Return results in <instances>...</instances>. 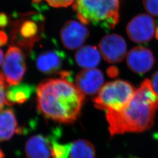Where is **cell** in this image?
<instances>
[{
    "label": "cell",
    "mask_w": 158,
    "mask_h": 158,
    "mask_svg": "<svg viewBox=\"0 0 158 158\" xmlns=\"http://www.w3.org/2000/svg\"><path fill=\"white\" fill-rule=\"evenodd\" d=\"M37 108L45 117L68 124L73 123L81 113L85 94L69 79H47L36 89Z\"/></svg>",
    "instance_id": "6da1fadb"
},
{
    "label": "cell",
    "mask_w": 158,
    "mask_h": 158,
    "mask_svg": "<svg viewBox=\"0 0 158 158\" xmlns=\"http://www.w3.org/2000/svg\"><path fill=\"white\" fill-rule=\"evenodd\" d=\"M158 110V95L146 79L130 102L117 111H106L111 135L142 132L150 128Z\"/></svg>",
    "instance_id": "7a4b0ae2"
},
{
    "label": "cell",
    "mask_w": 158,
    "mask_h": 158,
    "mask_svg": "<svg viewBox=\"0 0 158 158\" xmlns=\"http://www.w3.org/2000/svg\"><path fill=\"white\" fill-rule=\"evenodd\" d=\"M73 9L84 24L110 30L119 23V0H76Z\"/></svg>",
    "instance_id": "3957f363"
},
{
    "label": "cell",
    "mask_w": 158,
    "mask_h": 158,
    "mask_svg": "<svg viewBox=\"0 0 158 158\" xmlns=\"http://www.w3.org/2000/svg\"><path fill=\"white\" fill-rule=\"evenodd\" d=\"M135 91L128 81L118 80L109 82L102 87L94 99V106L106 111H117L130 102Z\"/></svg>",
    "instance_id": "277c9868"
},
{
    "label": "cell",
    "mask_w": 158,
    "mask_h": 158,
    "mask_svg": "<svg viewBox=\"0 0 158 158\" xmlns=\"http://www.w3.org/2000/svg\"><path fill=\"white\" fill-rule=\"evenodd\" d=\"M15 21L11 32V42L27 51H31L35 43L43 38L44 17L31 13Z\"/></svg>",
    "instance_id": "5b68a950"
},
{
    "label": "cell",
    "mask_w": 158,
    "mask_h": 158,
    "mask_svg": "<svg viewBox=\"0 0 158 158\" xmlns=\"http://www.w3.org/2000/svg\"><path fill=\"white\" fill-rule=\"evenodd\" d=\"M2 74L8 85L18 84L27 70L25 55L17 46L9 48L2 64Z\"/></svg>",
    "instance_id": "8992f818"
},
{
    "label": "cell",
    "mask_w": 158,
    "mask_h": 158,
    "mask_svg": "<svg viewBox=\"0 0 158 158\" xmlns=\"http://www.w3.org/2000/svg\"><path fill=\"white\" fill-rule=\"evenodd\" d=\"M156 23L152 17L147 14H139L132 18L127 27V33L130 40L144 44L150 41L153 36Z\"/></svg>",
    "instance_id": "52a82bcc"
},
{
    "label": "cell",
    "mask_w": 158,
    "mask_h": 158,
    "mask_svg": "<svg viewBox=\"0 0 158 158\" xmlns=\"http://www.w3.org/2000/svg\"><path fill=\"white\" fill-rule=\"evenodd\" d=\"M99 49L106 61L110 63L120 62L127 53V44L124 39L117 34L105 36L99 44Z\"/></svg>",
    "instance_id": "ba28073f"
},
{
    "label": "cell",
    "mask_w": 158,
    "mask_h": 158,
    "mask_svg": "<svg viewBox=\"0 0 158 158\" xmlns=\"http://www.w3.org/2000/svg\"><path fill=\"white\" fill-rule=\"evenodd\" d=\"M89 36V31L85 25L70 20L64 23L60 31L63 46L69 50L78 49Z\"/></svg>",
    "instance_id": "9c48e42d"
},
{
    "label": "cell",
    "mask_w": 158,
    "mask_h": 158,
    "mask_svg": "<svg viewBox=\"0 0 158 158\" xmlns=\"http://www.w3.org/2000/svg\"><path fill=\"white\" fill-rule=\"evenodd\" d=\"M66 59L64 52L57 48L42 51L35 57L36 68L40 72L48 75L60 70Z\"/></svg>",
    "instance_id": "30bf717a"
},
{
    "label": "cell",
    "mask_w": 158,
    "mask_h": 158,
    "mask_svg": "<svg viewBox=\"0 0 158 158\" xmlns=\"http://www.w3.org/2000/svg\"><path fill=\"white\" fill-rule=\"evenodd\" d=\"M128 68L136 73H145L154 64L155 59L152 52L143 46H136L132 49L127 56Z\"/></svg>",
    "instance_id": "8fae6325"
},
{
    "label": "cell",
    "mask_w": 158,
    "mask_h": 158,
    "mask_svg": "<svg viewBox=\"0 0 158 158\" xmlns=\"http://www.w3.org/2000/svg\"><path fill=\"white\" fill-rule=\"evenodd\" d=\"M103 83V74L101 70L95 68L85 69L76 77V86L84 94H96L101 90Z\"/></svg>",
    "instance_id": "7c38bea8"
},
{
    "label": "cell",
    "mask_w": 158,
    "mask_h": 158,
    "mask_svg": "<svg viewBox=\"0 0 158 158\" xmlns=\"http://www.w3.org/2000/svg\"><path fill=\"white\" fill-rule=\"evenodd\" d=\"M52 138L36 135L25 143V152L28 158H51Z\"/></svg>",
    "instance_id": "4fadbf2b"
},
{
    "label": "cell",
    "mask_w": 158,
    "mask_h": 158,
    "mask_svg": "<svg viewBox=\"0 0 158 158\" xmlns=\"http://www.w3.org/2000/svg\"><path fill=\"white\" fill-rule=\"evenodd\" d=\"M34 85L27 83H20L11 85L6 91V104H23L27 102L35 91Z\"/></svg>",
    "instance_id": "5bb4252c"
},
{
    "label": "cell",
    "mask_w": 158,
    "mask_h": 158,
    "mask_svg": "<svg viewBox=\"0 0 158 158\" xmlns=\"http://www.w3.org/2000/svg\"><path fill=\"white\" fill-rule=\"evenodd\" d=\"M101 55L96 46L86 45L79 49L75 55V59L80 67L93 69L100 62Z\"/></svg>",
    "instance_id": "9a60e30c"
},
{
    "label": "cell",
    "mask_w": 158,
    "mask_h": 158,
    "mask_svg": "<svg viewBox=\"0 0 158 158\" xmlns=\"http://www.w3.org/2000/svg\"><path fill=\"white\" fill-rule=\"evenodd\" d=\"M18 130V123L11 109L0 110V142L10 140Z\"/></svg>",
    "instance_id": "2e32d148"
},
{
    "label": "cell",
    "mask_w": 158,
    "mask_h": 158,
    "mask_svg": "<svg viewBox=\"0 0 158 158\" xmlns=\"http://www.w3.org/2000/svg\"><path fill=\"white\" fill-rule=\"evenodd\" d=\"M96 151L94 145L85 139L73 142L70 148V158H95Z\"/></svg>",
    "instance_id": "e0dca14e"
},
{
    "label": "cell",
    "mask_w": 158,
    "mask_h": 158,
    "mask_svg": "<svg viewBox=\"0 0 158 158\" xmlns=\"http://www.w3.org/2000/svg\"><path fill=\"white\" fill-rule=\"evenodd\" d=\"M72 143L62 144L53 138L52 141V155L53 158H68Z\"/></svg>",
    "instance_id": "ac0fdd59"
},
{
    "label": "cell",
    "mask_w": 158,
    "mask_h": 158,
    "mask_svg": "<svg viewBox=\"0 0 158 158\" xmlns=\"http://www.w3.org/2000/svg\"><path fill=\"white\" fill-rule=\"evenodd\" d=\"M8 84L6 82L4 75L0 72V110L6 104V91Z\"/></svg>",
    "instance_id": "d6986e66"
},
{
    "label": "cell",
    "mask_w": 158,
    "mask_h": 158,
    "mask_svg": "<svg viewBox=\"0 0 158 158\" xmlns=\"http://www.w3.org/2000/svg\"><path fill=\"white\" fill-rule=\"evenodd\" d=\"M143 4L149 14L158 17V0H143Z\"/></svg>",
    "instance_id": "ffe728a7"
},
{
    "label": "cell",
    "mask_w": 158,
    "mask_h": 158,
    "mask_svg": "<svg viewBox=\"0 0 158 158\" xmlns=\"http://www.w3.org/2000/svg\"><path fill=\"white\" fill-rule=\"evenodd\" d=\"M49 5L55 8L66 7L72 4L74 0H46Z\"/></svg>",
    "instance_id": "44dd1931"
},
{
    "label": "cell",
    "mask_w": 158,
    "mask_h": 158,
    "mask_svg": "<svg viewBox=\"0 0 158 158\" xmlns=\"http://www.w3.org/2000/svg\"><path fill=\"white\" fill-rule=\"evenodd\" d=\"M150 81L153 90L158 95V70L153 74L151 80Z\"/></svg>",
    "instance_id": "7402d4cb"
},
{
    "label": "cell",
    "mask_w": 158,
    "mask_h": 158,
    "mask_svg": "<svg viewBox=\"0 0 158 158\" xmlns=\"http://www.w3.org/2000/svg\"><path fill=\"white\" fill-rule=\"evenodd\" d=\"M9 22H10V19H9V18L7 16V15L4 12H1L0 13V28H4L9 23Z\"/></svg>",
    "instance_id": "603a6c76"
},
{
    "label": "cell",
    "mask_w": 158,
    "mask_h": 158,
    "mask_svg": "<svg viewBox=\"0 0 158 158\" xmlns=\"http://www.w3.org/2000/svg\"><path fill=\"white\" fill-rule=\"evenodd\" d=\"M8 41V36L6 32L0 31V47L5 45Z\"/></svg>",
    "instance_id": "cb8c5ba5"
},
{
    "label": "cell",
    "mask_w": 158,
    "mask_h": 158,
    "mask_svg": "<svg viewBox=\"0 0 158 158\" xmlns=\"http://www.w3.org/2000/svg\"><path fill=\"white\" fill-rule=\"evenodd\" d=\"M3 52L0 49V66L2 62H3Z\"/></svg>",
    "instance_id": "d4e9b609"
},
{
    "label": "cell",
    "mask_w": 158,
    "mask_h": 158,
    "mask_svg": "<svg viewBox=\"0 0 158 158\" xmlns=\"http://www.w3.org/2000/svg\"><path fill=\"white\" fill-rule=\"evenodd\" d=\"M0 158H4V154L1 149H0Z\"/></svg>",
    "instance_id": "484cf974"
},
{
    "label": "cell",
    "mask_w": 158,
    "mask_h": 158,
    "mask_svg": "<svg viewBox=\"0 0 158 158\" xmlns=\"http://www.w3.org/2000/svg\"><path fill=\"white\" fill-rule=\"evenodd\" d=\"M156 38L158 40V27L156 29Z\"/></svg>",
    "instance_id": "4316f807"
}]
</instances>
